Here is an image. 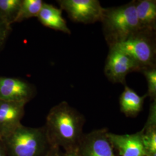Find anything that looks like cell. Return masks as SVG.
Here are the masks:
<instances>
[{
  "mask_svg": "<svg viewBox=\"0 0 156 156\" xmlns=\"http://www.w3.org/2000/svg\"><path fill=\"white\" fill-rule=\"evenodd\" d=\"M84 122L83 116L66 101L53 106L44 126L51 146L65 151L76 150L83 136Z\"/></svg>",
  "mask_w": 156,
  "mask_h": 156,
  "instance_id": "cell-1",
  "label": "cell"
},
{
  "mask_svg": "<svg viewBox=\"0 0 156 156\" xmlns=\"http://www.w3.org/2000/svg\"><path fill=\"white\" fill-rule=\"evenodd\" d=\"M101 22L109 47L122 43L140 30L135 11V1L123 5L105 8Z\"/></svg>",
  "mask_w": 156,
  "mask_h": 156,
  "instance_id": "cell-2",
  "label": "cell"
},
{
  "mask_svg": "<svg viewBox=\"0 0 156 156\" xmlns=\"http://www.w3.org/2000/svg\"><path fill=\"white\" fill-rule=\"evenodd\" d=\"M2 140L8 156H46L52 147L45 126L33 128L20 124Z\"/></svg>",
  "mask_w": 156,
  "mask_h": 156,
  "instance_id": "cell-3",
  "label": "cell"
},
{
  "mask_svg": "<svg viewBox=\"0 0 156 156\" xmlns=\"http://www.w3.org/2000/svg\"><path fill=\"white\" fill-rule=\"evenodd\" d=\"M115 46L130 56L141 71L156 67V31L140 30Z\"/></svg>",
  "mask_w": 156,
  "mask_h": 156,
  "instance_id": "cell-4",
  "label": "cell"
},
{
  "mask_svg": "<svg viewBox=\"0 0 156 156\" xmlns=\"http://www.w3.org/2000/svg\"><path fill=\"white\" fill-rule=\"evenodd\" d=\"M57 2L73 22L83 24L101 22L105 9L98 0H58Z\"/></svg>",
  "mask_w": 156,
  "mask_h": 156,
  "instance_id": "cell-5",
  "label": "cell"
},
{
  "mask_svg": "<svg viewBox=\"0 0 156 156\" xmlns=\"http://www.w3.org/2000/svg\"><path fill=\"white\" fill-rule=\"evenodd\" d=\"M140 71L138 64L123 50L116 46L109 47L104 73L111 82L125 85L128 73Z\"/></svg>",
  "mask_w": 156,
  "mask_h": 156,
  "instance_id": "cell-6",
  "label": "cell"
},
{
  "mask_svg": "<svg viewBox=\"0 0 156 156\" xmlns=\"http://www.w3.org/2000/svg\"><path fill=\"white\" fill-rule=\"evenodd\" d=\"M108 133L101 128L84 134L76 149L79 156H115Z\"/></svg>",
  "mask_w": 156,
  "mask_h": 156,
  "instance_id": "cell-7",
  "label": "cell"
},
{
  "mask_svg": "<svg viewBox=\"0 0 156 156\" xmlns=\"http://www.w3.org/2000/svg\"><path fill=\"white\" fill-rule=\"evenodd\" d=\"M35 94V87L25 80L0 76V101L27 104Z\"/></svg>",
  "mask_w": 156,
  "mask_h": 156,
  "instance_id": "cell-8",
  "label": "cell"
},
{
  "mask_svg": "<svg viewBox=\"0 0 156 156\" xmlns=\"http://www.w3.org/2000/svg\"><path fill=\"white\" fill-rule=\"evenodd\" d=\"M26 104L0 101V138H5L22 124Z\"/></svg>",
  "mask_w": 156,
  "mask_h": 156,
  "instance_id": "cell-9",
  "label": "cell"
},
{
  "mask_svg": "<svg viewBox=\"0 0 156 156\" xmlns=\"http://www.w3.org/2000/svg\"><path fill=\"white\" fill-rule=\"evenodd\" d=\"M108 138L112 146L117 150L120 156H146L141 131L125 135L108 132Z\"/></svg>",
  "mask_w": 156,
  "mask_h": 156,
  "instance_id": "cell-10",
  "label": "cell"
},
{
  "mask_svg": "<svg viewBox=\"0 0 156 156\" xmlns=\"http://www.w3.org/2000/svg\"><path fill=\"white\" fill-rule=\"evenodd\" d=\"M62 11L60 8L44 2L37 17L39 22L45 27L71 34V31L62 17Z\"/></svg>",
  "mask_w": 156,
  "mask_h": 156,
  "instance_id": "cell-11",
  "label": "cell"
},
{
  "mask_svg": "<svg viewBox=\"0 0 156 156\" xmlns=\"http://www.w3.org/2000/svg\"><path fill=\"white\" fill-rule=\"evenodd\" d=\"M135 11L140 30L156 31V0L135 1Z\"/></svg>",
  "mask_w": 156,
  "mask_h": 156,
  "instance_id": "cell-12",
  "label": "cell"
},
{
  "mask_svg": "<svg viewBox=\"0 0 156 156\" xmlns=\"http://www.w3.org/2000/svg\"><path fill=\"white\" fill-rule=\"evenodd\" d=\"M140 131L146 156H156V100L152 101L147 122Z\"/></svg>",
  "mask_w": 156,
  "mask_h": 156,
  "instance_id": "cell-13",
  "label": "cell"
},
{
  "mask_svg": "<svg viewBox=\"0 0 156 156\" xmlns=\"http://www.w3.org/2000/svg\"><path fill=\"white\" fill-rule=\"evenodd\" d=\"M147 94L140 96L134 90L125 85L124 90L120 97L121 112L128 117H135L142 109Z\"/></svg>",
  "mask_w": 156,
  "mask_h": 156,
  "instance_id": "cell-14",
  "label": "cell"
},
{
  "mask_svg": "<svg viewBox=\"0 0 156 156\" xmlns=\"http://www.w3.org/2000/svg\"><path fill=\"white\" fill-rule=\"evenodd\" d=\"M44 3L42 0H22L15 23L38 16Z\"/></svg>",
  "mask_w": 156,
  "mask_h": 156,
  "instance_id": "cell-15",
  "label": "cell"
},
{
  "mask_svg": "<svg viewBox=\"0 0 156 156\" xmlns=\"http://www.w3.org/2000/svg\"><path fill=\"white\" fill-rule=\"evenodd\" d=\"M22 0H0V17L11 25L16 19Z\"/></svg>",
  "mask_w": 156,
  "mask_h": 156,
  "instance_id": "cell-16",
  "label": "cell"
},
{
  "mask_svg": "<svg viewBox=\"0 0 156 156\" xmlns=\"http://www.w3.org/2000/svg\"><path fill=\"white\" fill-rule=\"evenodd\" d=\"M140 73H143L147 84V96L151 100H156V67H150L143 69Z\"/></svg>",
  "mask_w": 156,
  "mask_h": 156,
  "instance_id": "cell-17",
  "label": "cell"
},
{
  "mask_svg": "<svg viewBox=\"0 0 156 156\" xmlns=\"http://www.w3.org/2000/svg\"><path fill=\"white\" fill-rule=\"evenodd\" d=\"M11 30V26L0 17V49L4 45Z\"/></svg>",
  "mask_w": 156,
  "mask_h": 156,
  "instance_id": "cell-18",
  "label": "cell"
},
{
  "mask_svg": "<svg viewBox=\"0 0 156 156\" xmlns=\"http://www.w3.org/2000/svg\"><path fill=\"white\" fill-rule=\"evenodd\" d=\"M46 156H62V153L59 148L52 147Z\"/></svg>",
  "mask_w": 156,
  "mask_h": 156,
  "instance_id": "cell-19",
  "label": "cell"
},
{
  "mask_svg": "<svg viewBox=\"0 0 156 156\" xmlns=\"http://www.w3.org/2000/svg\"><path fill=\"white\" fill-rule=\"evenodd\" d=\"M0 156H8L5 146L1 138H0Z\"/></svg>",
  "mask_w": 156,
  "mask_h": 156,
  "instance_id": "cell-20",
  "label": "cell"
}]
</instances>
